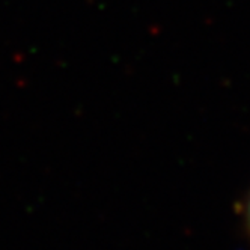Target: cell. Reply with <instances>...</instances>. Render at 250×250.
Segmentation results:
<instances>
[{
  "instance_id": "1",
  "label": "cell",
  "mask_w": 250,
  "mask_h": 250,
  "mask_svg": "<svg viewBox=\"0 0 250 250\" xmlns=\"http://www.w3.org/2000/svg\"><path fill=\"white\" fill-rule=\"evenodd\" d=\"M246 216H247V225H249V230H250V198L247 202V211H246Z\"/></svg>"
}]
</instances>
